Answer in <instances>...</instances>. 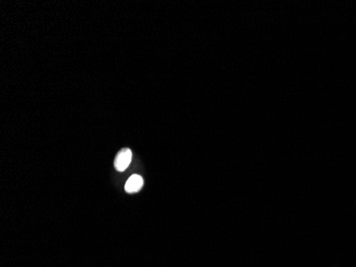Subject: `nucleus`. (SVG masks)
<instances>
[{
	"mask_svg": "<svg viewBox=\"0 0 356 267\" xmlns=\"http://www.w3.org/2000/svg\"><path fill=\"white\" fill-rule=\"evenodd\" d=\"M142 187H143V178L138 176V174L131 176L125 184V190L128 194L138 193Z\"/></svg>",
	"mask_w": 356,
	"mask_h": 267,
	"instance_id": "2",
	"label": "nucleus"
},
{
	"mask_svg": "<svg viewBox=\"0 0 356 267\" xmlns=\"http://www.w3.org/2000/svg\"><path fill=\"white\" fill-rule=\"evenodd\" d=\"M131 157H133V153H131L130 149L124 148L120 150L118 153L116 160H114V167H116L117 170L118 171L126 170L131 161Z\"/></svg>",
	"mask_w": 356,
	"mask_h": 267,
	"instance_id": "1",
	"label": "nucleus"
}]
</instances>
